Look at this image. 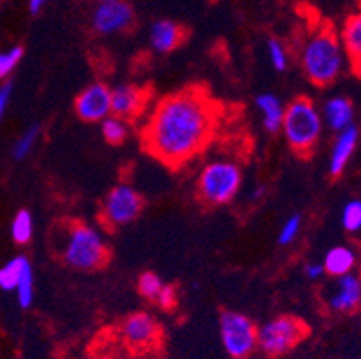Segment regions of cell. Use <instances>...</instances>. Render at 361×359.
I'll return each instance as SVG.
<instances>
[{
  "label": "cell",
  "mask_w": 361,
  "mask_h": 359,
  "mask_svg": "<svg viewBox=\"0 0 361 359\" xmlns=\"http://www.w3.org/2000/svg\"><path fill=\"white\" fill-rule=\"evenodd\" d=\"M38 135H40V126L29 128V130L16 140L15 147H13V157H15L16 160H22V158L27 157V154L31 153L32 147H35Z\"/></svg>",
  "instance_id": "4316f807"
},
{
  "label": "cell",
  "mask_w": 361,
  "mask_h": 359,
  "mask_svg": "<svg viewBox=\"0 0 361 359\" xmlns=\"http://www.w3.org/2000/svg\"><path fill=\"white\" fill-rule=\"evenodd\" d=\"M160 308L164 309H173L178 302V296H176V289L175 286H169V284H164L162 291H160L159 298H157Z\"/></svg>",
  "instance_id": "f546056e"
},
{
  "label": "cell",
  "mask_w": 361,
  "mask_h": 359,
  "mask_svg": "<svg viewBox=\"0 0 361 359\" xmlns=\"http://www.w3.org/2000/svg\"><path fill=\"white\" fill-rule=\"evenodd\" d=\"M47 2L49 0H29V11H31L32 15H38V13L45 8Z\"/></svg>",
  "instance_id": "d6a6232c"
},
{
  "label": "cell",
  "mask_w": 361,
  "mask_h": 359,
  "mask_svg": "<svg viewBox=\"0 0 361 359\" xmlns=\"http://www.w3.org/2000/svg\"><path fill=\"white\" fill-rule=\"evenodd\" d=\"M183 28L173 20H157L149 31V44L160 54L175 51L183 42Z\"/></svg>",
  "instance_id": "9a60e30c"
},
{
  "label": "cell",
  "mask_w": 361,
  "mask_h": 359,
  "mask_svg": "<svg viewBox=\"0 0 361 359\" xmlns=\"http://www.w3.org/2000/svg\"><path fill=\"white\" fill-rule=\"evenodd\" d=\"M223 118V104L205 85H189L166 95L140 128V144L149 157L178 169L209 147Z\"/></svg>",
  "instance_id": "6da1fadb"
},
{
  "label": "cell",
  "mask_w": 361,
  "mask_h": 359,
  "mask_svg": "<svg viewBox=\"0 0 361 359\" xmlns=\"http://www.w3.org/2000/svg\"><path fill=\"white\" fill-rule=\"evenodd\" d=\"M24 58V47L22 45H15V47L8 49V51H0V79H6L16 65L20 63V59Z\"/></svg>",
  "instance_id": "d4e9b609"
},
{
  "label": "cell",
  "mask_w": 361,
  "mask_h": 359,
  "mask_svg": "<svg viewBox=\"0 0 361 359\" xmlns=\"http://www.w3.org/2000/svg\"><path fill=\"white\" fill-rule=\"evenodd\" d=\"M151 90L139 85H119L111 88V115L126 121L128 124L137 121L149 103Z\"/></svg>",
  "instance_id": "9c48e42d"
},
{
  "label": "cell",
  "mask_w": 361,
  "mask_h": 359,
  "mask_svg": "<svg viewBox=\"0 0 361 359\" xmlns=\"http://www.w3.org/2000/svg\"><path fill=\"white\" fill-rule=\"evenodd\" d=\"M268 54H270L271 65H274L277 71H286L290 58H288V51L286 47L282 45V42H279L277 38H271L270 42H268Z\"/></svg>",
  "instance_id": "83f0119b"
},
{
  "label": "cell",
  "mask_w": 361,
  "mask_h": 359,
  "mask_svg": "<svg viewBox=\"0 0 361 359\" xmlns=\"http://www.w3.org/2000/svg\"><path fill=\"white\" fill-rule=\"evenodd\" d=\"M259 111L262 114V124L270 133H277L282 126V117H284V107L274 94H261L255 99Z\"/></svg>",
  "instance_id": "d6986e66"
},
{
  "label": "cell",
  "mask_w": 361,
  "mask_h": 359,
  "mask_svg": "<svg viewBox=\"0 0 361 359\" xmlns=\"http://www.w3.org/2000/svg\"><path fill=\"white\" fill-rule=\"evenodd\" d=\"M61 255L68 266L81 272L101 269L110 261V250L104 245L101 233L81 221L65 226Z\"/></svg>",
  "instance_id": "3957f363"
},
{
  "label": "cell",
  "mask_w": 361,
  "mask_h": 359,
  "mask_svg": "<svg viewBox=\"0 0 361 359\" xmlns=\"http://www.w3.org/2000/svg\"><path fill=\"white\" fill-rule=\"evenodd\" d=\"M159 336L160 325L149 312H133L123 322V338L133 348L151 347Z\"/></svg>",
  "instance_id": "7c38bea8"
},
{
  "label": "cell",
  "mask_w": 361,
  "mask_h": 359,
  "mask_svg": "<svg viewBox=\"0 0 361 359\" xmlns=\"http://www.w3.org/2000/svg\"><path fill=\"white\" fill-rule=\"evenodd\" d=\"M219 332L226 354L234 359H245L257 347V327L241 312L223 311L219 316Z\"/></svg>",
  "instance_id": "52a82bcc"
},
{
  "label": "cell",
  "mask_w": 361,
  "mask_h": 359,
  "mask_svg": "<svg viewBox=\"0 0 361 359\" xmlns=\"http://www.w3.org/2000/svg\"><path fill=\"white\" fill-rule=\"evenodd\" d=\"M357 138H360V130H357L354 124L338 133L336 140H334L333 151H331L329 162V174L333 178H338L343 171H345L350 157H353L354 151H356Z\"/></svg>",
  "instance_id": "5bb4252c"
},
{
  "label": "cell",
  "mask_w": 361,
  "mask_h": 359,
  "mask_svg": "<svg viewBox=\"0 0 361 359\" xmlns=\"http://www.w3.org/2000/svg\"><path fill=\"white\" fill-rule=\"evenodd\" d=\"M162 288H164V281L153 272H144L142 275L139 276V282H137V289H139L140 295H142L144 298H147V300L157 302Z\"/></svg>",
  "instance_id": "603a6c76"
},
{
  "label": "cell",
  "mask_w": 361,
  "mask_h": 359,
  "mask_svg": "<svg viewBox=\"0 0 361 359\" xmlns=\"http://www.w3.org/2000/svg\"><path fill=\"white\" fill-rule=\"evenodd\" d=\"M343 52H347L349 61L353 63L356 75L360 74L361 65V16L353 15L345 20V25L341 29V39H340Z\"/></svg>",
  "instance_id": "2e32d148"
},
{
  "label": "cell",
  "mask_w": 361,
  "mask_h": 359,
  "mask_svg": "<svg viewBox=\"0 0 361 359\" xmlns=\"http://www.w3.org/2000/svg\"><path fill=\"white\" fill-rule=\"evenodd\" d=\"M29 266L27 257H15L0 268V289L4 291H15L16 284L20 281L22 273Z\"/></svg>",
  "instance_id": "ffe728a7"
},
{
  "label": "cell",
  "mask_w": 361,
  "mask_h": 359,
  "mask_svg": "<svg viewBox=\"0 0 361 359\" xmlns=\"http://www.w3.org/2000/svg\"><path fill=\"white\" fill-rule=\"evenodd\" d=\"M11 95H13V83L11 81H6V83L0 87V118L4 117L6 110H8Z\"/></svg>",
  "instance_id": "4dcf8cb0"
},
{
  "label": "cell",
  "mask_w": 361,
  "mask_h": 359,
  "mask_svg": "<svg viewBox=\"0 0 361 359\" xmlns=\"http://www.w3.org/2000/svg\"><path fill=\"white\" fill-rule=\"evenodd\" d=\"M243 182L241 167L228 160H216L203 167L198 178V196L207 205L219 207L232 202Z\"/></svg>",
  "instance_id": "5b68a950"
},
{
  "label": "cell",
  "mask_w": 361,
  "mask_h": 359,
  "mask_svg": "<svg viewBox=\"0 0 361 359\" xmlns=\"http://www.w3.org/2000/svg\"><path fill=\"white\" fill-rule=\"evenodd\" d=\"M307 334H310V327L304 320L290 315L277 316L257 329V347L264 354L275 358L297 347Z\"/></svg>",
  "instance_id": "8992f818"
},
{
  "label": "cell",
  "mask_w": 361,
  "mask_h": 359,
  "mask_svg": "<svg viewBox=\"0 0 361 359\" xmlns=\"http://www.w3.org/2000/svg\"><path fill=\"white\" fill-rule=\"evenodd\" d=\"M361 300L360 279L353 273L338 276L336 288L329 295V308L341 312H354Z\"/></svg>",
  "instance_id": "4fadbf2b"
},
{
  "label": "cell",
  "mask_w": 361,
  "mask_h": 359,
  "mask_svg": "<svg viewBox=\"0 0 361 359\" xmlns=\"http://www.w3.org/2000/svg\"><path fill=\"white\" fill-rule=\"evenodd\" d=\"M99 4H106V2H117V0H96Z\"/></svg>",
  "instance_id": "836d02e7"
},
{
  "label": "cell",
  "mask_w": 361,
  "mask_h": 359,
  "mask_svg": "<svg viewBox=\"0 0 361 359\" xmlns=\"http://www.w3.org/2000/svg\"><path fill=\"white\" fill-rule=\"evenodd\" d=\"M343 61L345 52L338 32L327 24L307 38L302 51V68L307 79L318 88H326L336 81L343 68Z\"/></svg>",
  "instance_id": "7a4b0ae2"
},
{
  "label": "cell",
  "mask_w": 361,
  "mask_h": 359,
  "mask_svg": "<svg viewBox=\"0 0 361 359\" xmlns=\"http://www.w3.org/2000/svg\"><path fill=\"white\" fill-rule=\"evenodd\" d=\"M101 131H103V137L108 144L119 146L128 138V123L123 118L110 115L101 123Z\"/></svg>",
  "instance_id": "44dd1931"
},
{
  "label": "cell",
  "mask_w": 361,
  "mask_h": 359,
  "mask_svg": "<svg viewBox=\"0 0 361 359\" xmlns=\"http://www.w3.org/2000/svg\"><path fill=\"white\" fill-rule=\"evenodd\" d=\"M341 223L347 232H357L361 229V202L360 200H353L343 207L341 212Z\"/></svg>",
  "instance_id": "484cf974"
},
{
  "label": "cell",
  "mask_w": 361,
  "mask_h": 359,
  "mask_svg": "<svg viewBox=\"0 0 361 359\" xmlns=\"http://www.w3.org/2000/svg\"><path fill=\"white\" fill-rule=\"evenodd\" d=\"M324 266L318 264V262H313V264H307L306 266V275L310 276V279H313V281H318L320 276H324Z\"/></svg>",
  "instance_id": "1f68e13d"
},
{
  "label": "cell",
  "mask_w": 361,
  "mask_h": 359,
  "mask_svg": "<svg viewBox=\"0 0 361 359\" xmlns=\"http://www.w3.org/2000/svg\"><path fill=\"white\" fill-rule=\"evenodd\" d=\"M142 210V194L126 183H121L108 193L103 203V210H101V217H103L104 226L116 229V226H124L135 221Z\"/></svg>",
  "instance_id": "ba28073f"
},
{
  "label": "cell",
  "mask_w": 361,
  "mask_h": 359,
  "mask_svg": "<svg viewBox=\"0 0 361 359\" xmlns=\"http://www.w3.org/2000/svg\"><path fill=\"white\" fill-rule=\"evenodd\" d=\"M324 115H326V123L336 133L343 131L345 128L353 126L354 108L353 101L347 97H333L329 99L324 107Z\"/></svg>",
  "instance_id": "e0dca14e"
},
{
  "label": "cell",
  "mask_w": 361,
  "mask_h": 359,
  "mask_svg": "<svg viewBox=\"0 0 361 359\" xmlns=\"http://www.w3.org/2000/svg\"><path fill=\"white\" fill-rule=\"evenodd\" d=\"M11 236L15 243L25 245L32 237V217L27 210H18L11 223Z\"/></svg>",
  "instance_id": "7402d4cb"
},
{
  "label": "cell",
  "mask_w": 361,
  "mask_h": 359,
  "mask_svg": "<svg viewBox=\"0 0 361 359\" xmlns=\"http://www.w3.org/2000/svg\"><path fill=\"white\" fill-rule=\"evenodd\" d=\"M74 110L85 123H103L111 115V88L104 83H92L75 97Z\"/></svg>",
  "instance_id": "30bf717a"
},
{
  "label": "cell",
  "mask_w": 361,
  "mask_h": 359,
  "mask_svg": "<svg viewBox=\"0 0 361 359\" xmlns=\"http://www.w3.org/2000/svg\"><path fill=\"white\" fill-rule=\"evenodd\" d=\"M281 128L291 150L302 157H310L320 140L322 117L311 99L297 97L284 108Z\"/></svg>",
  "instance_id": "277c9868"
},
{
  "label": "cell",
  "mask_w": 361,
  "mask_h": 359,
  "mask_svg": "<svg viewBox=\"0 0 361 359\" xmlns=\"http://www.w3.org/2000/svg\"><path fill=\"white\" fill-rule=\"evenodd\" d=\"M300 226H302V217L298 214L291 216L284 225H282L281 232H279V245L286 246L291 245V243L297 239V236L300 233Z\"/></svg>",
  "instance_id": "f1b7e54d"
},
{
  "label": "cell",
  "mask_w": 361,
  "mask_h": 359,
  "mask_svg": "<svg viewBox=\"0 0 361 359\" xmlns=\"http://www.w3.org/2000/svg\"><path fill=\"white\" fill-rule=\"evenodd\" d=\"M322 266H324V272L329 273L331 276H336V279L349 275L356 266V253L347 246H334L327 252Z\"/></svg>",
  "instance_id": "ac0fdd59"
},
{
  "label": "cell",
  "mask_w": 361,
  "mask_h": 359,
  "mask_svg": "<svg viewBox=\"0 0 361 359\" xmlns=\"http://www.w3.org/2000/svg\"><path fill=\"white\" fill-rule=\"evenodd\" d=\"M32 281H35V279H32V269H31V264H29L27 268L24 269L20 281H18V284H16L15 288L16 296H18V304H20L24 309L31 308L32 304V293H35Z\"/></svg>",
  "instance_id": "cb8c5ba5"
},
{
  "label": "cell",
  "mask_w": 361,
  "mask_h": 359,
  "mask_svg": "<svg viewBox=\"0 0 361 359\" xmlns=\"http://www.w3.org/2000/svg\"><path fill=\"white\" fill-rule=\"evenodd\" d=\"M135 11L126 0L99 4L92 15V25L99 35H117L133 25Z\"/></svg>",
  "instance_id": "8fae6325"
}]
</instances>
